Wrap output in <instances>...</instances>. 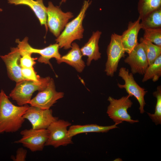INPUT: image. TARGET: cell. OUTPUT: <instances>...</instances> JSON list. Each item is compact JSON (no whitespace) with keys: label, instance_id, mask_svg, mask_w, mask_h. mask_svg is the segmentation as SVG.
Here are the masks:
<instances>
[{"label":"cell","instance_id":"obj_1","mask_svg":"<svg viewBox=\"0 0 161 161\" xmlns=\"http://www.w3.org/2000/svg\"><path fill=\"white\" fill-rule=\"evenodd\" d=\"M29 106L28 104L18 106L14 105L1 89L0 92V134L18 131L24 121L23 115Z\"/></svg>","mask_w":161,"mask_h":161},{"label":"cell","instance_id":"obj_2","mask_svg":"<svg viewBox=\"0 0 161 161\" xmlns=\"http://www.w3.org/2000/svg\"><path fill=\"white\" fill-rule=\"evenodd\" d=\"M89 0L85 1L77 16L66 25L59 36L55 39L60 48L67 49L71 47L72 44L75 40H80L83 37L84 29L83 21L86 12L91 3Z\"/></svg>","mask_w":161,"mask_h":161},{"label":"cell","instance_id":"obj_3","mask_svg":"<svg viewBox=\"0 0 161 161\" xmlns=\"http://www.w3.org/2000/svg\"><path fill=\"white\" fill-rule=\"evenodd\" d=\"M51 78L49 77L41 78L37 81L24 80L16 83L15 88L9 94V96L15 101L19 106L29 103L33 93L41 91L47 86Z\"/></svg>","mask_w":161,"mask_h":161},{"label":"cell","instance_id":"obj_4","mask_svg":"<svg viewBox=\"0 0 161 161\" xmlns=\"http://www.w3.org/2000/svg\"><path fill=\"white\" fill-rule=\"evenodd\" d=\"M129 95L124 96L117 99L109 96L108 100L109 104L107 108L106 113L108 116L115 123L118 124L123 121L131 124L139 122L137 120L132 119L128 113L127 110L131 108L133 103L130 99Z\"/></svg>","mask_w":161,"mask_h":161},{"label":"cell","instance_id":"obj_5","mask_svg":"<svg viewBox=\"0 0 161 161\" xmlns=\"http://www.w3.org/2000/svg\"><path fill=\"white\" fill-rule=\"evenodd\" d=\"M71 125L68 121L58 119L52 123L47 128L48 137L45 146L55 148L73 143L72 137L69 136L67 128Z\"/></svg>","mask_w":161,"mask_h":161},{"label":"cell","instance_id":"obj_6","mask_svg":"<svg viewBox=\"0 0 161 161\" xmlns=\"http://www.w3.org/2000/svg\"><path fill=\"white\" fill-rule=\"evenodd\" d=\"M106 52L107 58L105 71L107 76L112 77L117 70L120 59L126 55L121 35L115 33L111 35Z\"/></svg>","mask_w":161,"mask_h":161},{"label":"cell","instance_id":"obj_7","mask_svg":"<svg viewBox=\"0 0 161 161\" xmlns=\"http://www.w3.org/2000/svg\"><path fill=\"white\" fill-rule=\"evenodd\" d=\"M47 24L50 31L57 38L69 19L74 17L70 12H64L59 7L49 1L47 7Z\"/></svg>","mask_w":161,"mask_h":161},{"label":"cell","instance_id":"obj_8","mask_svg":"<svg viewBox=\"0 0 161 161\" xmlns=\"http://www.w3.org/2000/svg\"><path fill=\"white\" fill-rule=\"evenodd\" d=\"M28 40V38L27 37L21 41H20L18 39H16V42L18 44L17 47L19 50L31 54L34 53L40 55L38 61L41 63L49 64L52 69H53L52 66L49 61L51 58H55L58 64L61 56L59 52L60 47L57 43L51 44L43 49H38L31 47L29 44Z\"/></svg>","mask_w":161,"mask_h":161},{"label":"cell","instance_id":"obj_9","mask_svg":"<svg viewBox=\"0 0 161 161\" xmlns=\"http://www.w3.org/2000/svg\"><path fill=\"white\" fill-rule=\"evenodd\" d=\"M22 137L14 143H21L32 152L42 151L48 140L47 129H25L20 132Z\"/></svg>","mask_w":161,"mask_h":161},{"label":"cell","instance_id":"obj_10","mask_svg":"<svg viewBox=\"0 0 161 161\" xmlns=\"http://www.w3.org/2000/svg\"><path fill=\"white\" fill-rule=\"evenodd\" d=\"M118 76L123 80L125 83H118V86L120 88L124 89L130 97L134 96L135 97L140 104V113H143L145 112L144 108L146 104L144 97L147 91L138 84L134 79L133 74L129 73V70L126 68L122 67L120 69Z\"/></svg>","mask_w":161,"mask_h":161},{"label":"cell","instance_id":"obj_11","mask_svg":"<svg viewBox=\"0 0 161 161\" xmlns=\"http://www.w3.org/2000/svg\"><path fill=\"white\" fill-rule=\"evenodd\" d=\"M38 91L35 96L31 100L29 104L30 106L41 109H50L57 100L62 98L64 96V92L56 91L54 81L52 78H51L44 89Z\"/></svg>","mask_w":161,"mask_h":161},{"label":"cell","instance_id":"obj_12","mask_svg":"<svg viewBox=\"0 0 161 161\" xmlns=\"http://www.w3.org/2000/svg\"><path fill=\"white\" fill-rule=\"evenodd\" d=\"M24 118L31 123L34 129H47L53 122L58 119L54 117L52 109H41L35 106H29L23 115Z\"/></svg>","mask_w":161,"mask_h":161},{"label":"cell","instance_id":"obj_13","mask_svg":"<svg viewBox=\"0 0 161 161\" xmlns=\"http://www.w3.org/2000/svg\"><path fill=\"white\" fill-rule=\"evenodd\" d=\"M124 60L133 74L144 75L149 66L147 58L141 43H138Z\"/></svg>","mask_w":161,"mask_h":161},{"label":"cell","instance_id":"obj_14","mask_svg":"<svg viewBox=\"0 0 161 161\" xmlns=\"http://www.w3.org/2000/svg\"><path fill=\"white\" fill-rule=\"evenodd\" d=\"M0 56L5 64L10 79L16 83L26 80L21 73L19 63L21 55L18 47L11 48L9 53Z\"/></svg>","mask_w":161,"mask_h":161},{"label":"cell","instance_id":"obj_15","mask_svg":"<svg viewBox=\"0 0 161 161\" xmlns=\"http://www.w3.org/2000/svg\"><path fill=\"white\" fill-rule=\"evenodd\" d=\"M141 19L138 18L134 22L130 21L127 29L121 35V40L125 51L128 54L130 53L138 44L137 37L142 27L140 22Z\"/></svg>","mask_w":161,"mask_h":161},{"label":"cell","instance_id":"obj_16","mask_svg":"<svg viewBox=\"0 0 161 161\" xmlns=\"http://www.w3.org/2000/svg\"><path fill=\"white\" fill-rule=\"evenodd\" d=\"M102 32L99 30L93 32L88 41L80 48L83 56L87 57L86 64L89 66L92 60L97 61L101 57L98 43Z\"/></svg>","mask_w":161,"mask_h":161},{"label":"cell","instance_id":"obj_17","mask_svg":"<svg viewBox=\"0 0 161 161\" xmlns=\"http://www.w3.org/2000/svg\"><path fill=\"white\" fill-rule=\"evenodd\" d=\"M8 3L15 5H23L28 6L33 11L41 25H44L47 32V7L43 0H8Z\"/></svg>","mask_w":161,"mask_h":161},{"label":"cell","instance_id":"obj_18","mask_svg":"<svg viewBox=\"0 0 161 161\" xmlns=\"http://www.w3.org/2000/svg\"><path fill=\"white\" fill-rule=\"evenodd\" d=\"M71 49L65 55L61 56L58 64L64 62L74 68L78 72H81L85 67L83 60V55L78 45L76 43L72 44Z\"/></svg>","mask_w":161,"mask_h":161},{"label":"cell","instance_id":"obj_19","mask_svg":"<svg viewBox=\"0 0 161 161\" xmlns=\"http://www.w3.org/2000/svg\"><path fill=\"white\" fill-rule=\"evenodd\" d=\"M118 124L103 126L96 124H88L84 125H75L70 126L68 130L69 136L72 137L77 134L91 132L104 133L107 132L110 130L117 128V125Z\"/></svg>","mask_w":161,"mask_h":161},{"label":"cell","instance_id":"obj_20","mask_svg":"<svg viewBox=\"0 0 161 161\" xmlns=\"http://www.w3.org/2000/svg\"><path fill=\"white\" fill-rule=\"evenodd\" d=\"M142 29L161 28V8L151 11L141 19Z\"/></svg>","mask_w":161,"mask_h":161},{"label":"cell","instance_id":"obj_21","mask_svg":"<svg viewBox=\"0 0 161 161\" xmlns=\"http://www.w3.org/2000/svg\"><path fill=\"white\" fill-rule=\"evenodd\" d=\"M161 76V55L147 67L142 79L143 82L150 79L155 82L159 80Z\"/></svg>","mask_w":161,"mask_h":161},{"label":"cell","instance_id":"obj_22","mask_svg":"<svg viewBox=\"0 0 161 161\" xmlns=\"http://www.w3.org/2000/svg\"><path fill=\"white\" fill-rule=\"evenodd\" d=\"M140 42L143 47L149 65L161 55V47L154 44L143 37L140 38Z\"/></svg>","mask_w":161,"mask_h":161},{"label":"cell","instance_id":"obj_23","mask_svg":"<svg viewBox=\"0 0 161 161\" xmlns=\"http://www.w3.org/2000/svg\"><path fill=\"white\" fill-rule=\"evenodd\" d=\"M161 8V0H139L137 9L141 19L148 13Z\"/></svg>","mask_w":161,"mask_h":161},{"label":"cell","instance_id":"obj_24","mask_svg":"<svg viewBox=\"0 0 161 161\" xmlns=\"http://www.w3.org/2000/svg\"><path fill=\"white\" fill-rule=\"evenodd\" d=\"M153 96L157 99L155 112L153 114L147 112V114L155 125L161 124V86H158L157 90L153 93Z\"/></svg>","mask_w":161,"mask_h":161},{"label":"cell","instance_id":"obj_25","mask_svg":"<svg viewBox=\"0 0 161 161\" xmlns=\"http://www.w3.org/2000/svg\"><path fill=\"white\" fill-rule=\"evenodd\" d=\"M143 30L144 38L161 47V28H147Z\"/></svg>","mask_w":161,"mask_h":161},{"label":"cell","instance_id":"obj_26","mask_svg":"<svg viewBox=\"0 0 161 161\" xmlns=\"http://www.w3.org/2000/svg\"><path fill=\"white\" fill-rule=\"evenodd\" d=\"M21 57L20 59V65L21 68L33 67L36 63L35 60L37 58L31 57V54L27 52L19 50Z\"/></svg>","mask_w":161,"mask_h":161},{"label":"cell","instance_id":"obj_27","mask_svg":"<svg viewBox=\"0 0 161 161\" xmlns=\"http://www.w3.org/2000/svg\"><path fill=\"white\" fill-rule=\"evenodd\" d=\"M21 73L22 76L26 80L38 81L41 77L37 74L33 67L21 68Z\"/></svg>","mask_w":161,"mask_h":161},{"label":"cell","instance_id":"obj_28","mask_svg":"<svg viewBox=\"0 0 161 161\" xmlns=\"http://www.w3.org/2000/svg\"><path fill=\"white\" fill-rule=\"evenodd\" d=\"M15 157H11L12 159L14 161H24L26 160L27 154L26 150L22 148H18L16 151Z\"/></svg>","mask_w":161,"mask_h":161},{"label":"cell","instance_id":"obj_29","mask_svg":"<svg viewBox=\"0 0 161 161\" xmlns=\"http://www.w3.org/2000/svg\"><path fill=\"white\" fill-rule=\"evenodd\" d=\"M66 1V0H61V3H62L63 2H65Z\"/></svg>","mask_w":161,"mask_h":161},{"label":"cell","instance_id":"obj_30","mask_svg":"<svg viewBox=\"0 0 161 161\" xmlns=\"http://www.w3.org/2000/svg\"><path fill=\"white\" fill-rule=\"evenodd\" d=\"M2 11V10L0 8V12Z\"/></svg>","mask_w":161,"mask_h":161}]
</instances>
